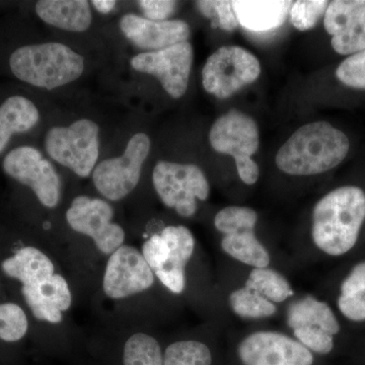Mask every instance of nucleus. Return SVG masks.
Listing matches in <instances>:
<instances>
[{
    "instance_id": "obj_1",
    "label": "nucleus",
    "mask_w": 365,
    "mask_h": 365,
    "mask_svg": "<svg viewBox=\"0 0 365 365\" xmlns=\"http://www.w3.org/2000/svg\"><path fill=\"white\" fill-rule=\"evenodd\" d=\"M365 220V193L355 186L333 190L314 206V245L330 256H342L355 246Z\"/></svg>"
},
{
    "instance_id": "obj_2",
    "label": "nucleus",
    "mask_w": 365,
    "mask_h": 365,
    "mask_svg": "<svg viewBox=\"0 0 365 365\" xmlns=\"http://www.w3.org/2000/svg\"><path fill=\"white\" fill-rule=\"evenodd\" d=\"M348 137L328 122H314L300 127L281 146L276 165L294 176H309L337 167L349 151Z\"/></svg>"
},
{
    "instance_id": "obj_3",
    "label": "nucleus",
    "mask_w": 365,
    "mask_h": 365,
    "mask_svg": "<svg viewBox=\"0 0 365 365\" xmlns=\"http://www.w3.org/2000/svg\"><path fill=\"white\" fill-rule=\"evenodd\" d=\"M9 67L24 83L51 91L81 78L85 58L66 44L43 43L16 49L9 57Z\"/></svg>"
},
{
    "instance_id": "obj_4",
    "label": "nucleus",
    "mask_w": 365,
    "mask_h": 365,
    "mask_svg": "<svg viewBox=\"0 0 365 365\" xmlns=\"http://www.w3.org/2000/svg\"><path fill=\"white\" fill-rule=\"evenodd\" d=\"M213 150L232 155L242 182L253 185L259 179V167L253 155L259 148V130L253 118L230 110L218 118L209 132Z\"/></svg>"
},
{
    "instance_id": "obj_5",
    "label": "nucleus",
    "mask_w": 365,
    "mask_h": 365,
    "mask_svg": "<svg viewBox=\"0 0 365 365\" xmlns=\"http://www.w3.org/2000/svg\"><path fill=\"white\" fill-rule=\"evenodd\" d=\"M98 145V124L88 119L78 120L69 126L53 127L45 137L50 158L81 178L93 174Z\"/></svg>"
},
{
    "instance_id": "obj_6",
    "label": "nucleus",
    "mask_w": 365,
    "mask_h": 365,
    "mask_svg": "<svg viewBox=\"0 0 365 365\" xmlns=\"http://www.w3.org/2000/svg\"><path fill=\"white\" fill-rule=\"evenodd\" d=\"M153 182L162 202L182 217L195 215L197 199L205 201L210 192L207 178L195 165L160 160L153 169Z\"/></svg>"
},
{
    "instance_id": "obj_7",
    "label": "nucleus",
    "mask_w": 365,
    "mask_h": 365,
    "mask_svg": "<svg viewBox=\"0 0 365 365\" xmlns=\"http://www.w3.org/2000/svg\"><path fill=\"white\" fill-rule=\"evenodd\" d=\"M260 74V62L251 52L239 46H223L209 57L203 67V88L225 100L254 83Z\"/></svg>"
},
{
    "instance_id": "obj_8",
    "label": "nucleus",
    "mask_w": 365,
    "mask_h": 365,
    "mask_svg": "<svg viewBox=\"0 0 365 365\" xmlns=\"http://www.w3.org/2000/svg\"><path fill=\"white\" fill-rule=\"evenodd\" d=\"M150 146V137L145 133L134 134L121 157L109 158L96 165L93 181L98 191L111 201L121 200L130 194L140 180Z\"/></svg>"
},
{
    "instance_id": "obj_9",
    "label": "nucleus",
    "mask_w": 365,
    "mask_h": 365,
    "mask_svg": "<svg viewBox=\"0 0 365 365\" xmlns=\"http://www.w3.org/2000/svg\"><path fill=\"white\" fill-rule=\"evenodd\" d=\"M4 173L32 189L38 200L54 208L61 195V182L51 163L32 146H21L9 151L2 162Z\"/></svg>"
},
{
    "instance_id": "obj_10",
    "label": "nucleus",
    "mask_w": 365,
    "mask_h": 365,
    "mask_svg": "<svg viewBox=\"0 0 365 365\" xmlns=\"http://www.w3.org/2000/svg\"><path fill=\"white\" fill-rule=\"evenodd\" d=\"M112 206L102 199L78 196L72 201L66 212L69 227L79 234L90 237L105 255H112L123 246L125 232L117 223Z\"/></svg>"
},
{
    "instance_id": "obj_11",
    "label": "nucleus",
    "mask_w": 365,
    "mask_h": 365,
    "mask_svg": "<svg viewBox=\"0 0 365 365\" xmlns=\"http://www.w3.org/2000/svg\"><path fill=\"white\" fill-rule=\"evenodd\" d=\"M193 47L188 41L158 51L143 52L131 59L134 71L155 76L170 97L182 98L189 85Z\"/></svg>"
},
{
    "instance_id": "obj_12",
    "label": "nucleus",
    "mask_w": 365,
    "mask_h": 365,
    "mask_svg": "<svg viewBox=\"0 0 365 365\" xmlns=\"http://www.w3.org/2000/svg\"><path fill=\"white\" fill-rule=\"evenodd\" d=\"M153 282L155 274L143 253L134 247L123 245L108 261L103 287L108 297L121 299L145 292Z\"/></svg>"
},
{
    "instance_id": "obj_13",
    "label": "nucleus",
    "mask_w": 365,
    "mask_h": 365,
    "mask_svg": "<svg viewBox=\"0 0 365 365\" xmlns=\"http://www.w3.org/2000/svg\"><path fill=\"white\" fill-rule=\"evenodd\" d=\"M240 359L244 365H312L313 354L299 341L277 332H256L242 341Z\"/></svg>"
},
{
    "instance_id": "obj_14",
    "label": "nucleus",
    "mask_w": 365,
    "mask_h": 365,
    "mask_svg": "<svg viewBox=\"0 0 365 365\" xmlns=\"http://www.w3.org/2000/svg\"><path fill=\"white\" fill-rule=\"evenodd\" d=\"M324 26L332 36L333 49L341 55L365 50V0H335L330 2Z\"/></svg>"
},
{
    "instance_id": "obj_15",
    "label": "nucleus",
    "mask_w": 365,
    "mask_h": 365,
    "mask_svg": "<svg viewBox=\"0 0 365 365\" xmlns=\"http://www.w3.org/2000/svg\"><path fill=\"white\" fill-rule=\"evenodd\" d=\"M120 29L132 44L148 52L158 51L173 45L187 42L191 34L186 21H155L134 14L122 16Z\"/></svg>"
},
{
    "instance_id": "obj_16",
    "label": "nucleus",
    "mask_w": 365,
    "mask_h": 365,
    "mask_svg": "<svg viewBox=\"0 0 365 365\" xmlns=\"http://www.w3.org/2000/svg\"><path fill=\"white\" fill-rule=\"evenodd\" d=\"M21 294L36 319L58 324L71 306V292L66 278L54 274L39 284L25 285Z\"/></svg>"
},
{
    "instance_id": "obj_17",
    "label": "nucleus",
    "mask_w": 365,
    "mask_h": 365,
    "mask_svg": "<svg viewBox=\"0 0 365 365\" xmlns=\"http://www.w3.org/2000/svg\"><path fill=\"white\" fill-rule=\"evenodd\" d=\"M160 235L169 246V255L165 265L155 273L158 280L173 294L185 289V268L195 248V240L188 228L182 225H170Z\"/></svg>"
},
{
    "instance_id": "obj_18",
    "label": "nucleus",
    "mask_w": 365,
    "mask_h": 365,
    "mask_svg": "<svg viewBox=\"0 0 365 365\" xmlns=\"http://www.w3.org/2000/svg\"><path fill=\"white\" fill-rule=\"evenodd\" d=\"M232 4L237 23L242 28L253 32H267L284 24L294 2L237 0Z\"/></svg>"
},
{
    "instance_id": "obj_19",
    "label": "nucleus",
    "mask_w": 365,
    "mask_h": 365,
    "mask_svg": "<svg viewBox=\"0 0 365 365\" xmlns=\"http://www.w3.org/2000/svg\"><path fill=\"white\" fill-rule=\"evenodd\" d=\"M36 13L48 25L68 32H85L93 21L86 0H41L36 4Z\"/></svg>"
},
{
    "instance_id": "obj_20",
    "label": "nucleus",
    "mask_w": 365,
    "mask_h": 365,
    "mask_svg": "<svg viewBox=\"0 0 365 365\" xmlns=\"http://www.w3.org/2000/svg\"><path fill=\"white\" fill-rule=\"evenodd\" d=\"M1 268L6 275L20 281L23 287L39 284L55 274L49 257L34 247L19 250L2 262Z\"/></svg>"
},
{
    "instance_id": "obj_21",
    "label": "nucleus",
    "mask_w": 365,
    "mask_h": 365,
    "mask_svg": "<svg viewBox=\"0 0 365 365\" xmlns=\"http://www.w3.org/2000/svg\"><path fill=\"white\" fill-rule=\"evenodd\" d=\"M40 120V112L32 101L23 96L9 97L0 105V153L11 136L30 131Z\"/></svg>"
},
{
    "instance_id": "obj_22",
    "label": "nucleus",
    "mask_w": 365,
    "mask_h": 365,
    "mask_svg": "<svg viewBox=\"0 0 365 365\" xmlns=\"http://www.w3.org/2000/svg\"><path fill=\"white\" fill-rule=\"evenodd\" d=\"M287 324L290 328L309 327L325 331L330 335L339 333L340 325L335 314L326 302L313 297L297 300L290 304L287 311Z\"/></svg>"
},
{
    "instance_id": "obj_23",
    "label": "nucleus",
    "mask_w": 365,
    "mask_h": 365,
    "mask_svg": "<svg viewBox=\"0 0 365 365\" xmlns=\"http://www.w3.org/2000/svg\"><path fill=\"white\" fill-rule=\"evenodd\" d=\"M222 248L232 258L254 268H266L270 264V255L257 239L254 230L225 235Z\"/></svg>"
},
{
    "instance_id": "obj_24",
    "label": "nucleus",
    "mask_w": 365,
    "mask_h": 365,
    "mask_svg": "<svg viewBox=\"0 0 365 365\" xmlns=\"http://www.w3.org/2000/svg\"><path fill=\"white\" fill-rule=\"evenodd\" d=\"M338 307L350 321H365V262L357 264L343 281Z\"/></svg>"
},
{
    "instance_id": "obj_25",
    "label": "nucleus",
    "mask_w": 365,
    "mask_h": 365,
    "mask_svg": "<svg viewBox=\"0 0 365 365\" xmlns=\"http://www.w3.org/2000/svg\"><path fill=\"white\" fill-rule=\"evenodd\" d=\"M245 287L253 290L273 304L284 302L294 295L287 278L268 267L254 268L250 273Z\"/></svg>"
},
{
    "instance_id": "obj_26",
    "label": "nucleus",
    "mask_w": 365,
    "mask_h": 365,
    "mask_svg": "<svg viewBox=\"0 0 365 365\" xmlns=\"http://www.w3.org/2000/svg\"><path fill=\"white\" fill-rule=\"evenodd\" d=\"M228 299L234 313L244 319L268 318L277 312L273 302L246 287L232 292Z\"/></svg>"
},
{
    "instance_id": "obj_27",
    "label": "nucleus",
    "mask_w": 365,
    "mask_h": 365,
    "mask_svg": "<svg viewBox=\"0 0 365 365\" xmlns=\"http://www.w3.org/2000/svg\"><path fill=\"white\" fill-rule=\"evenodd\" d=\"M124 365H163L162 349L155 338L137 333L124 346Z\"/></svg>"
},
{
    "instance_id": "obj_28",
    "label": "nucleus",
    "mask_w": 365,
    "mask_h": 365,
    "mask_svg": "<svg viewBox=\"0 0 365 365\" xmlns=\"http://www.w3.org/2000/svg\"><path fill=\"white\" fill-rule=\"evenodd\" d=\"M210 350L198 341H179L165 349L163 365H211Z\"/></svg>"
},
{
    "instance_id": "obj_29",
    "label": "nucleus",
    "mask_w": 365,
    "mask_h": 365,
    "mask_svg": "<svg viewBox=\"0 0 365 365\" xmlns=\"http://www.w3.org/2000/svg\"><path fill=\"white\" fill-rule=\"evenodd\" d=\"M258 215L254 209L242 206H228L216 215L215 225L223 235L235 234L244 230H254Z\"/></svg>"
},
{
    "instance_id": "obj_30",
    "label": "nucleus",
    "mask_w": 365,
    "mask_h": 365,
    "mask_svg": "<svg viewBox=\"0 0 365 365\" xmlns=\"http://www.w3.org/2000/svg\"><path fill=\"white\" fill-rule=\"evenodd\" d=\"M29 324L25 312L13 302L0 304V339L16 342L26 335Z\"/></svg>"
},
{
    "instance_id": "obj_31",
    "label": "nucleus",
    "mask_w": 365,
    "mask_h": 365,
    "mask_svg": "<svg viewBox=\"0 0 365 365\" xmlns=\"http://www.w3.org/2000/svg\"><path fill=\"white\" fill-rule=\"evenodd\" d=\"M329 4L330 2L326 0H299L294 2L289 11L292 25L299 31L311 30L325 14Z\"/></svg>"
},
{
    "instance_id": "obj_32",
    "label": "nucleus",
    "mask_w": 365,
    "mask_h": 365,
    "mask_svg": "<svg viewBox=\"0 0 365 365\" xmlns=\"http://www.w3.org/2000/svg\"><path fill=\"white\" fill-rule=\"evenodd\" d=\"M336 76L350 88L365 90V50L345 59L338 67Z\"/></svg>"
},
{
    "instance_id": "obj_33",
    "label": "nucleus",
    "mask_w": 365,
    "mask_h": 365,
    "mask_svg": "<svg viewBox=\"0 0 365 365\" xmlns=\"http://www.w3.org/2000/svg\"><path fill=\"white\" fill-rule=\"evenodd\" d=\"M196 4L206 18H216L218 26L222 30L232 32L239 25L232 1H197Z\"/></svg>"
},
{
    "instance_id": "obj_34",
    "label": "nucleus",
    "mask_w": 365,
    "mask_h": 365,
    "mask_svg": "<svg viewBox=\"0 0 365 365\" xmlns=\"http://www.w3.org/2000/svg\"><path fill=\"white\" fill-rule=\"evenodd\" d=\"M294 336L300 344L312 351L319 354H328L333 350V336L319 329L309 327L295 329Z\"/></svg>"
},
{
    "instance_id": "obj_35",
    "label": "nucleus",
    "mask_w": 365,
    "mask_h": 365,
    "mask_svg": "<svg viewBox=\"0 0 365 365\" xmlns=\"http://www.w3.org/2000/svg\"><path fill=\"white\" fill-rule=\"evenodd\" d=\"M137 4L143 9L145 19L155 21H167L177 7V2L170 0H140Z\"/></svg>"
},
{
    "instance_id": "obj_36",
    "label": "nucleus",
    "mask_w": 365,
    "mask_h": 365,
    "mask_svg": "<svg viewBox=\"0 0 365 365\" xmlns=\"http://www.w3.org/2000/svg\"><path fill=\"white\" fill-rule=\"evenodd\" d=\"M93 6L101 14H110L116 6V1L113 0H93L91 1Z\"/></svg>"
}]
</instances>
